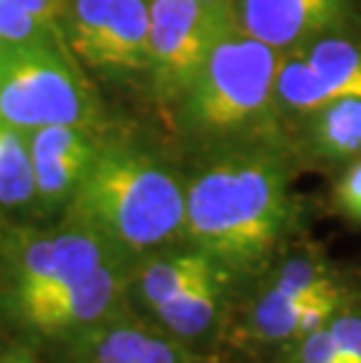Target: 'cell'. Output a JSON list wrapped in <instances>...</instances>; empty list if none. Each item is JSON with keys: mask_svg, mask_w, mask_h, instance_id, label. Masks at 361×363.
<instances>
[{"mask_svg": "<svg viewBox=\"0 0 361 363\" xmlns=\"http://www.w3.org/2000/svg\"><path fill=\"white\" fill-rule=\"evenodd\" d=\"M202 3H206V5H216V7H230V3H233V0H202Z\"/></svg>", "mask_w": 361, "mask_h": 363, "instance_id": "25", "label": "cell"}, {"mask_svg": "<svg viewBox=\"0 0 361 363\" xmlns=\"http://www.w3.org/2000/svg\"><path fill=\"white\" fill-rule=\"evenodd\" d=\"M160 326L136 319L132 312L115 314L101 323L64 337L68 363H136L148 350Z\"/></svg>", "mask_w": 361, "mask_h": 363, "instance_id": "14", "label": "cell"}, {"mask_svg": "<svg viewBox=\"0 0 361 363\" xmlns=\"http://www.w3.org/2000/svg\"><path fill=\"white\" fill-rule=\"evenodd\" d=\"M0 363H33V361L26 359V357H21V354H12V357H3V359H0Z\"/></svg>", "mask_w": 361, "mask_h": 363, "instance_id": "24", "label": "cell"}, {"mask_svg": "<svg viewBox=\"0 0 361 363\" xmlns=\"http://www.w3.org/2000/svg\"><path fill=\"white\" fill-rule=\"evenodd\" d=\"M14 3H19L21 7H26L28 12H33L35 17L45 19L48 24L57 28H59L61 14H64V7H66V0H14Z\"/></svg>", "mask_w": 361, "mask_h": 363, "instance_id": "23", "label": "cell"}, {"mask_svg": "<svg viewBox=\"0 0 361 363\" xmlns=\"http://www.w3.org/2000/svg\"><path fill=\"white\" fill-rule=\"evenodd\" d=\"M35 206V174L26 131L0 122V208Z\"/></svg>", "mask_w": 361, "mask_h": 363, "instance_id": "16", "label": "cell"}, {"mask_svg": "<svg viewBox=\"0 0 361 363\" xmlns=\"http://www.w3.org/2000/svg\"><path fill=\"white\" fill-rule=\"evenodd\" d=\"M150 68L148 87L165 106H176L202 71L206 57L233 21L230 7L202 0H148Z\"/></svg>", "mask_w": 361, "mask_h": 363, "instance_id": "7", "label": "cell"}, {"mask_svg": "<svg viewBox=\"0 0 361 363\" xmlns=\"http://www.w3.org/2000/svg\"><path fill=\"white\" fill-rule=\"evenodd\" d=\"M338 96H361V30H338L282 52L274 104L287 134Z\"/></svg>", "mask_w": 361, "mask_h": 363, "instance_id": "8", "label": "cell"}, {"mask_svg": "<svg viewBox=\"0 0 361 363\" xmlns=\"http://www.w3.org/2000/svg\"><path fill=\"white\" fill-rule=\"evenodd\" d=\"M355 293L319 249H287L260 277L244 314V330L265 345H294L324 326Z\"/></svg>", "mask_w": 361, "mask_h": 363, "instance_id": "5", "label": "cell"}, {"mask_svg": "<svg viewBox=\"0 0 361 363\" xmlns=\"http://www.w3.org/2000/svg\"><path fill=\"white\" fill-rule=\"evenodd\" d=\"M335 337L343 363H361V296L355 293L326 321Z\"/></svg>", "mask_w": 361, "mask_h": 363, "instance_id": "19", "label": "cell"}, {"mask_svg": "<svg viewBox=\"0 0 361 363\" xmlns=\"http://www.w3.org/2000/svg\"><path fill=\"white\" fill-rule=\"evenodd\" d=\"M230 14L244 33L279 52L338 30H361L357 0H233Z\"/></svg>", "mask_w": 361, "mask_h": 363, "instance_id": "11", "label": "cell"}, {"mask_svg": "<svg viewBox=\"0 0 361 363\" xmlns=\"http://www.w3.org/2000/svg\"><path fill=\"white\" fill-rule=\"evenodd\" d=\"M298 164L291 138L197 152L186 174V242L237 284L260 279L301 228Z\"/></svg>", "mask_w": 361, "mask_h": 363, "instance_id": "1", "label": "cell"}, {"mask_svg": "<svg viewBox=\"0 0 361 363\" xmlns=\"http://www.w3.org/2000/svg\"><path fill=\"white\" fill-rule=\"evenodd\" d=\"M91 155H59L33 160L35 174V208L50 213L55 208H66L73 192L78 190L84 174L94 160Z\"/></svg>", "mask_w": 361, "mask_h": 363, "instance_id": "17", "label": "cell"}, {"mask_svg": "<svg viewBox=\"0 0 361 363\" xmlns=\"http://www.w3.org/2000/svg\"><path fill=\"white\" fill-rule=\"evenodd\" d=\"M136 363H195V357L186 342L172 337L160 328V333L152 337L148 350L141 354V359Z\"/></svg>", "mask_w": 361, "mask_h": 363, "instance_id": "22", "label": "cell"}, {"mask_svg": "<svg viewBox=\"0 0 361 363\" xmlns=\"http://www.w3.org/2000/svg\"><path fill=\"white\" fill-rule=\"evenodd\" d=\"M132 267V262L122 258H109L84 279L50 296L14 305L12 312L21 326L33 333L64 340L129 310Z\"/></svg>", "mask_w": 361, "mask_h": 363, "instance_id": "10", "label": "cell"}, {"mask_svg": "<svg viewBox=\"0 0 361 363\" xmlns=\"http://www.w3.org/2000/svg\"><path fill=\"white\" fill-rule=\"evenodd\" d=\"M0 122L21 131L104 129L101 101L59 33L7 52L0 64Z\"/></svg>", "mask_w": 361, "mask_h": 363, "instance_id": "4", "label": "cell"}, {"mask_svg": "<svg viewBox=\"0 0 361 363\" xmlns=\"http://www.w3.org/2000/svg\"><path fill=\"white\" fill-rule=\"evenodd\" d=\"M7 52H10V48H5L3 43H0V64L5 61V57H7Z\"/></svg>", "mask_w": 361, "mask_h": 363, "instance_id": "26", "label": "cell"}, {"mask_svg": "<svg viewBox=\"0 0 361 363\" xmlns=\"http://www.w3.org/2000/svg\"><path fill=\"white\" fill-rule=\"evenodd\" d=\"M59 28L48 24L45 19L35 17L26 7H21L14 0H0V43L5 48H24V45L45 40L57 35Z\"/></svg>", "mask_w": 361, "mask_h": 363, "instance_id": "18", "label": "cell"}, {"mask_svg": "<svg viewBox=\"0 0 361 363\" xmlns=\"http://www.w3.org/2000/svg\"><path fill=\"white\" fill-rule=\"evenodd\" d=\"M237 281L230 274L190 286L150 312L152 323L181 342H197L216 330L226 314L230 291Z\"/></svg>", "mask_w": 361, "mask_h": 363, "instance_id": "15", "label": "cell"}, {"mask_svg": "<svg viewBox=\"0 0 361 363\" xmlns=\"http://www.w3.org/2000/svg\"><path fill=\"white\" fill-rule=\"evenodd\" d=\"M221 274L230 272L209 253L199 251L197 246L188 242L169 246V249L155 251L134 262L132 277H129V303H136L150 314L155 307L188 291L190 286Z\"/></svg>", "mask_w": 361, "mask_h": 363, "instance_id": "12", "label": "cell"}, {"mask_svg": "<svg viewBox=\"0 0 361 363\" xmlns=\"http://www.w3.org/2000/svg\"><path fill=\"white\" fill-rule=\"evenodd\" d=\"M291 143L301 162L345 167L361 157V96H338L294 125Z\"/></svg>", "mask_w": 361, "mask_h": 363, "instance_id": "13", "label": "cell"}, {"mask_svg": "<svg viewBox=\"0 0 361 363\" xmlns=\"http://www.w3.org/2000/svg\"><path fill=\"white\" fill-rule=\"evenodd\" d=\"M279 59V50L230 21L213 43L202 71L174 106L179 136L195 152L291 138L274 104Z\"/></svg>", "mask_w": 361, "mask_h": 363, "instance_id": "3", "label": "cell"}, {"mask_svg": "<svg viewBox=\"0 0 361 363\" xmlns=\"http://www.w3.org/2000/svg\"><path fill=\"white\" fill-rule=\"evenodd\" d=\"M10 269V307L50 296L118 258L101 239L75 225L59 230H12L3 242Z\"/></svg>", "mask_w": 361, "mask_h": 363, "instance_id": "9", "label": "cell"}, {"mask_svg": "<svg viewBox=\"0 0 361 363\" xmlns=\"http://www.w3.org/2000/svg\"><path fill=\"white\" fill-rule=\"evenodd\" d=\"M331 199L343 218L361 228V157L343 167L333 183Z\"/></svg>", "mask_w": 361, "mask_h": 363, "instance_id": "20", "label": "cell"}, {"mask_svg": "<svg viewBox=\"0 0 361 363\" xmlns=\"http://www.w3.org/2000/svg\"><path fill=\"white\" fill-rule=\"evenodd\" d=\"M59 35L80 64L104 78L148 82V0H66Z\"/></svg>", "mask_w": 361, "mask_h": 363, "instance_id": "6", "label": "cell"}, {"mask_svg": "<svg viewBox=\"0 0 361 363\" xmlns=\"http://www.w3.org/2000/svg\"><path fill=\"white\" fill-rule=\"evenodd\" d=\"M61 223L87 230L134 265L186 242V174L152 148L104 134Z\"/></svg>", "mask_w": 361, "mask_h": 363, "instance_id": "2", "label": "cell"}, {"mask_svg": "<svg viewBox=\"0 0 361 363\" xmlns=\"http://www.w3.org/2000/svg\"><path fill=\"white\" fill-rule=\"evenodd\" d=\"M294 354L296 363H343V357L338 352L335 337L331 328H328V323L298 337L294 342Z\"/></svg>", "mask_w": 361, "mask_h": 363, "instance_id": "21", "label": "cell"}]
</instances>
